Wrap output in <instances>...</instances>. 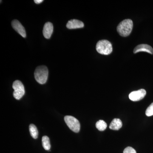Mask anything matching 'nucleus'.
I'll return each mask as SVG.
<instances>
[{
  "label": "nucleus",
  "mask_w": 153,
  "mask_h": 153,
  "mask_svg": "<svg viewBox=\"0 0 153 153\" xmlns=\"http://www.w3.org/2000/svg\"><path fill=\"white\" fill-rule=\"evenodd\" d=\"M133 27V23L131 19L123 20L118 25L117 30L120 36L127 37L129 36L131 33Z\"/></svg>",
  "instance_id": "f257e3e1"
},
{
  "label": "nucleus",
  "mask_w": 153,
  "mask_h": 153,
  "mask_svg": "<svg viewBox=\"0 0 153 153\" xmlns=\"http://www.w3.org/2000/svg\"><path fill=\"white\" fill-rule=\"evenodd\" d=\"M49 71L47 66H41L36 68L34 73L35 79L41 84H45L48 79Z\"/></svg>",
  "instance_id": "f03ea898"
},
{
  "label": "nucleus",
  "mask_w": 153,
  "mask_h": 153,
  "mask_svg": "<svg viewBox=\"0 0 153 153\" xmlns=\"http://www.w3.org/2000/svg\"><path fill=\"white\" fill-rule=\"evenodd\" d=\"M96 50L102 55H108L112 52V46L111 43L106 40L99 41L97 44Z\"/></svg>",
  "instance_id": "7ed1b4c3"
},
{
  "label": "nucleus",
  "mask_w": 153,
  "mask_h": 153,
  "mask_svg": "<svg viewBox=\"0 0 153 153\" xmlns=\"http://www.w3.org/2000/svg\"><path fill=\"white\" fill-rule=\"evenodd\" d=\"M13 88L14 90L13 94L14 98L17 100L21 99L25 93V87L23 83L20 80H16L13 83Z\"/></svg>",
  "instance_id": "20e7f679"
},
{
  "label": "nucleus",
  "mask_w": 153,
  "mask_h": 153,
  "mask_svg": "<svg viewBox=\"0 0 153 153\" xmlns=\"http://www.w3.org/2000/svg\"><path fill=\"white\" fill-rule=\"evenodd\" d=\"M64 120L71 131L75 133L79 132L80 128V123L76 118L71 116H66L64 117Z\"/></svg>",
  "instance_id": "39448f33"
},
{
  "label": "nucleus",
  "mask_w": 153,
  "mask_h": 153,
  "mask_svg": "<svg viewBox=\"0 0 153 153\" xmlns=\"http://www.w3.org/2000/svg\"><path fill=\"white\" fill-rule=\"evenodd\" d=\"M146 94V91L144 89L134 91L129 94V98L133 101H138L141 100Z\"/></svg>",
  "instance_id": "423d86ee"
},
{
  "label": "nucleus",
  "mask_w": 153,
  "mask_h": 153,
  "mask_svg": "<svg viewBox=\"0 0 153 153\" xmlns=\"http://www.w3.org/2000/svg\"><path fill=\"white\" fill-rule=\"evenodd\" d=\"M12 26L17 33L20 34L23 38H26V33L25 28L19 21L14 20L13 21H12Z\"/></svg>",
  "instance_id": "0eeeda50"
},
{
  "label": "nucleus",
  "mask_w": 153,
  "mask_h": 153,
  "mask_svg": "<svg viewBox=\"0 0 153 153\" xmlns=\"http://www.w3.org/2000/svg\"><path fill=\"white\" fill-rule=\"evenodd\" d=\"M140 52H146L151 54H153V49L148 44H140L134 49V53L136 54Z\"/></svg>",
  "instance_id": "6e6552de"
},
{
  "label": "nucleus",
  "mask_w": 153,
  "mask_h": 153,
  "mask_svg": "<svg viewBox=\"0 0 153 153\" xmlns=\"http://www.w3.org/2000/svg\"><path fill=\"white\" fill-rule=\"evenodd\" d=\"M53 31V26L51 22H47L45 24L43 29V33L44 37L46 39L51 38Z\"/></svg>",
  "instance_id": "1a4fd4ad"
},
{
  "label": "nucleus",
  "mask_w": 153,
  "mask_h": 153,
  "mask_svg": "<svg viewBox=\"0 0 153 153\" xmlns=\"http://www.w3.org/2000/svg\"><path fill=\"white\" fill-rule=\"evenodd\" d=\"M83 22L76 19H72L68 21L66 25V27L69 29L82 28L84 27Z\"/></svg>",
  "instance_id": "9d476101"
},
{
  "label": "nucleus",
  "mask_w": 153,
  "mask_h": 153,
  "mask_svg": "<svg viewBox=\"0 0 153 153\" xmlns=\"http://www.w3.org/2000/svg\"><path fill=\"white\" fill-rule=\"evenodd\" d=\"M123 123L120 119L115 118L109 125V128L113 130H119L122 127Z\"/></svg>",
  "instance_id": "9b49d317"
},
{
  "label": "nucleus",
  "mask_w": 153,
  "mask_h": 153,
  "mask_svg": "<svg viewBox=\"0 0 153 153\" xmlns=\"http://www.w3.org/2000/svg\"><path fill=\"white\" fill-rule=\"evenodd\" d=\"M29 130L31 136L35 139L38 138V131L36 126L33 124H31L29 126Z\"/></svg>",
  "instance_id": "f8f14e48"
},
{
  "label": "nucleus",
  "mask_w": 153,
  "mask_h": 153,
  "mask_svg": "<svg viewBox=\"0 0 153 153\" xmlns=\"http://www.w3.org/2000/svg\"><path fill=\"white\" fill-rule=\"evenodd\" d=\"M42 145L44 149L46 150H50L51 148L50 145V140L49 138L47 136H44L42 138Z\"/></svg>",
  "instance_id": "ddd939ff"
},
{
  "label": "nucleus",
  "mask_w": 153,
  "mask_h": 153,
  "mask_svg": "<svg viewBox=\"0 0 153 153\" xmlns=\"http://www.w3.org/2000/svg\"><path fill=\"white\" fill-rule=\"evenodd\" d=\"M107 124L104 121L100 120L98 121L96 124V127L100 131H103L106 129Z\"/></svg>",
  "instance_id": "4468645a"
},
{
  "label": "nucleus",
  "mask_w": 153,
  "mask_h": 153,
  "mask_svg": "<svg viewBox=\"0 0 153 153\" xmlns=\"http://www.w3.org/2000/svg\"><path fill=\"white\" fill-rule=\"evenodd\" d=\"M146 114L147 116L148 117L153 115V102L147 108L146 111Z\"/></svg>",
  "instance_id": "2eb2a0df"
},
{
  "label": "nucleus",
  "mask_w": 153,
  "mask_h": 153,
  "mask_svg": "<svg viewBox=\"0 0 153 153\" xmlns=\"http://www.w3.org/2000/svg\"><path fill=\"white\" fill-rule=\"evenodd\" d=\"M123 153H137L136 151L131 147H128L125 149Z\"/></svg>",
  "instance_id": "dca6fc26"
},
{
  "label": "nucleus",
  "mask_w": 153,
  "mask_h": 153,
  "mask_svg": "<svg viewBox=\"0 0 153 153\" xmlns=\"http://www.w3.org/2000/svg\"><path fill=\"white\" fill-rule=\"evenodd\" d=\"M44 1L43 0H35L34 1V2H35V3H36V4H39L40 3H42V2Z\"/></svg>",
  "instance_id": "f3484780"
}]
</instances>
